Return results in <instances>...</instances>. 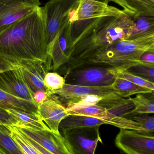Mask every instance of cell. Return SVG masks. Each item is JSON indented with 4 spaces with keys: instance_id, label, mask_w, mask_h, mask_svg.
<instances>
[{
    "instance_id": "obj_1",
    "label": "cell",
    "mask_w": 154,
    "mask_h": 154,
    "mask_svg": "<svg viewBox=\"0 0 154 154\" xmlns=\"http://www.w3.org/2000/svg\"><path fill=\"white\" fill-rule=\"evenodd\" d=\"M47 29L40 6L0 33V55L15 61L47 62Z\"/></svg>"
},
{
    "instance_id": "obj_2",
    "label": "cell",
    "mask_w": 154,
    "mask_h": 154,
    "mask_svg": "<svg viewBox=\"0 0 154 154\" xmlns=\"http://www.w3.org/2000/svg\"><path fill=\"white\" fill-rule=\"evenodd\" d=\"M133 22L132 17L126 13L101 17L75 43L68 62L73 67H79L104 48L128 39Z\"/></svg>"
},
{
    "instance_id": "obj_3",
    "label": "cell",
    "mask_w": 154,
    "mask_h": 154,
    "mask_svg": "<svg viewBox=\"0 0 154 154\" xmlns=\"http://www.w3.org/2000/svg\"><path fill=\"white\" fill-rule=\"evenodd\" d=\"M154 44V33L132 39L122 40L100 51L92 59L81 65L94 63L113 67L119 71H126L138 64L143 53Z\"/></svg>"
},
{
    "instance_id": "obj_4",
    "label": "cell",
    "mask_w": 154,
    "mask_h": 154,
    "mask_svg": "<svg viewBox=\"0 0 154 154\" xmlns=\"http://www.w3.org/2000/svg\"><path fill=\"white\" fill-rule=\"evenodd\" d=\"M109 0H79L69 15L74 45L101 17L118 16L125 13L123 10L109 5Z\"/></svg>"
},
{
    "instance_id": "obj_5",
    "label": "cell",
    "mask_w": 154,
    "mask_h": 154,
    "mask_svg": "<svg viewBox=\"0 0 154 154\" xmlns=\"http://www.w3.org/2000/svg\"><path fill=\"white\" fill-rule=\"evenodd\" d=\"M41 154H75L69 143L60 133L18 127Z\"/></svg>"
},
{
    "instance_id": "obj_6",
    "label": "cell",
    "mask_w": 154,
    "mask_h": 154,
    "mask_svg": "<svg viewBox=\"0 0 154 154\" xmlns=\"http://www.w3.org/2000/svg\"><path fill=\"white\" fill-rule=\"evenodd\" d=\"M79 0H50L42 7L47 29L48 46L69 20L71 11Z\"/></svg>"
},
{
    "instance_id": "obj_7",
    "label": "cell",
    "mask_w": 154,
    "mask_h": 154,
    "mask_svg": "<svg viewBox=\"0 0 154 154\" xmlns=\"http://www.w3.org/2000/svg\"><path fill=\"white\" fill-rule=\"evenodd\" d=\"M115 144L126 154H154V135L136 130L120 129Z\"/></svg>"
},
{
    "instance_id": "obj_8",
    "label": "cell",
    "mask_w": 154,
    "mask_h": 154,
    "mask_svg": "<svg viewBox=\"0 0 154 154\" xmlns=\"http://www.w3.org/2000/svg\"><path fill=\"white\" fill-rule=\"evenodd\" d=\"M74 46L69 20L48 46L47 53L51 59L53 70H57L69 62L74 50Z\"/></svg>"
},
{
    "instance_id": "obj_9",
    "label": "cell",
    "mask_w": 154,
    "mask_h": 154,
    "mask_svg": "<svg viewBox=\"0 0 154 154\" xmlns=\"http://www.w3.org/2000/svg\"><path fill=\"white\" fill-rule=\"evenodd\" d=\"M40 4L39 0H0V33Z\"/></svg>"
},
{
    "instance_id": "obj_10",
    "label": "cell",
    "mask_w": 154,
    "mask_h": 154,
    "mask_svg": "<svg viewBox=\"0 0 154 154\" xmlns=\"http://www.w3.org/2000/svg\"><path fill=\"white\" fill-rule=\"evenodd\" d=\"M99 127H85L63 132L75 154H94L98 143H102Z\"/></svg>"
},
{
    "instance_id": "obj_11",
    "label": "cell",
    "mask_w": 154,
    "mask_h": 154,
    "mask_svg": "<svg viewBox=\"0 0 154 154\" xmlns=\"http://www.w3.org/2000/svg\"><path fill=\"white\" fill-rule=\"evenodd\" d=\"M70 115H82L93 117L103 120L106 124L114 126L119 129H131L143 132L140 125L129 118L116 115L109 112L106 108L98 105L67 110Z\"/></svg>"
},
{
    "instance_id": "obj_12",
    "label": "cell",
    "mask_w": 154,
    "mask_h": 154,
    "mask_svg": "<svg viewBox=\"0 0 154 154\" xmlns=\"http://www.w3.org/2000/svg\"><path fill=\"white\" fill-rule=\"evenodd\" d=\"M0 90L35 103L34 93L25 81L19 64L17 68L0 72Z\"/></svg>"
},
{
    "instance_id": "obj_13",
    "label": "cell",
    "mask_w": 154,
    "mask_h": 154,
    "mask_svg": "<svg viewBox=\"0 0 154 154\" xmlns=\"http://www.w3.org/2000/svg\"><path fill=\"white\" fill-rule=\"evenodd\" d=\"M117 75V70L111 67L82 68L75 73L74 85L88 86H111Z\"/></svg>"
},
{
    "instance_id": "obj_14",
    "label": "cell",
    "mask_w": 154,
    "mask_h": 154,
    "mask_svg": "<svg viewBox=\"0 0 154 154\" xmlns=\"http://www.w3.org/2000/svg\"><path fill=\"white\" fill-rule=\"evenodd\" d=\"M38 113L51 131L59 134L61 121L69 115L66 107L55 95L49 96L43 103L38 106Z\"/></svg>"
},
{
    "instance_id": "obj_15",
    "label": "cell",
    "mask_w": 154,
    "mask_h": 154,
    "mask_svg": "<svg viewBox=\"0 0 154 154\" xmlns=\"http://www.w3.org/2000/svg\"><path fill=\"white\" fill-rule=\"evenodd\" d=\"M51 61L50 57L47 62L40 61H19V66L24 79L34 94L38 90H44L47 92L44 85V78L46 74L48 72Z\"/></svg>"
},
{
    "instance_id": "obj_16",
    "label": "cell",
    "mask_w": 154,
    "mask_h": 154,
    "mask_svg": "<svg viewBox=\"0 0 154 154\" xmlns=\"http://www.w3.org/2000/svg\"><path fill=\"white\" fill-rule=\"evenodd\" d=\"M57 95L66 101L87 95H95L104 98L118 95L111 86H88L66 83L62 89L55 92Z\"/></svg>"
},
{
    "instance_id": "obj_17",
    "label": "cell",
    "mask_w": 154,
    "mask_h": 154,
    "mask_svg": "<svg viewBox=\"0 0 154 154\" xmlns=\"http://www.w3.org/2000/svg\"><path fill=\"white\" fill-rule=\"evenodd\" d=\"M117 4L132 18L141 15L154 16V0H109Z\"/></svg>"
},
{
    "instance_id": "obj_18",
    "label": "cell",
    "mask_w": 154,
    "mask_h": 154,
    "mask_svg": "<svg viewBox=\"0 0 154 154\" xmlns=\"http://www.w3.org/2000/svg\"><path fill=\"white\" fill-rule=\"evenodd\" d=\"M18 122L17 127H24L36 130L50 129L38 113H30L14 109H6Z\"/></svg>"
},
{
    "instance_id": "obj_19",
    "label": "cell",
    "mask_w": 154,
    "mask_h": 154,
    "mask_svg": "<svg viewBox=\"0 0 154 154\" xmlns=\"http://www.w3.org/2000/svg\"><path fill=\"white\" fill-rule=\"evenodd\" d=\"M105 124L103 120L93 117L70 115L61 121L59 129L63 132L78 128L100 127Z\"/></svg>"
},
{
    "instance_id": "obj_20",
    "label": "cell",
    "mask_w": 154,
    "mask_h": 154,
    "mask_svg": "<svg viewBox=\"0 0 154 154\" xmlns=\"http://www.w3.org/2000/svg\"><path fill=\"white\" fill-rule=\"evenodd\" d=\"M0 107L30 113H38V105L30 100L17 97L0 90Z\"/></svg>"
},
{
    "instance_id": "obj_21",
    "label": "cell",
    "mask_w": 154,
    "mask_h": 154,
    "mask_svg": "<svg viewBox=\"0 0 154 154\" xmlns=\"http://www.w3.org/2000/svg\"><path fill=\"white\" fill-rule=\"evenodd\" d=\"M132 19L133 24L128 39H137L154 33V16L141 15Z\"/></svg>"
},
{
    "instance_id": "obj_22",
    "label": "cell",
    "mask_w": 154,
    "mask_h": 154,
    "mask_svg": "<svg viewBox=\"0 0 154 154\" xmlns=\"http://www.w3.org/2000/svg\"><path fill=\"white\" fill-rule=\"evenodd\" d=\"M112 88L121 97H129L139 94L152 93L153 90L134 84L125 79L117 77L111 85Z\"/></svg>"
},
{
    "instance_id": "obj_23",
    "label": "cell",
    "mask_w": 154,
    "mask_h": 154,
    "mask_svg": "<svg viewBox=\"0 0 154 154\" xmlns=\"http://www.w3.org/2000/svg\"><path fill=\"white\" fill-rule=\"evenodd\" d=\"M130 98L134 107L128 112L127 118L134 115L154 114V96L152 93L137 94Z\"/></svg>"
},
{
    "instance_id": "obj_24",
    "label": "cell",
    "mask_w": 154,
    "mask_h": 154,
    "mask_svg": "<svg viewBox=\"0 0 154 154\" xmlns=\"http://www.w3.org/2000/svg\"><path fill=\"white\" fill-rule=\"evenodd\" d=\"M10 135L22 154H41L29 139L15 126L8 125Z\"/></svg>"
},
{
    "instance_id": "obj_25",
    "label": "cell",
    "mask_w": 154,
    "mask_h": 154,
    "mask_svg": "<svg viewBox=\"0 0 154 154\" xmlns=\"http://www.w3.org/2000/svg\"><path fill=\"white\" fill-rule=\"evenodd\" d=\"M0 149L4 154H22L10 135L7 125L0 124Z\"/></svg>"
},
{
    "instance_id": "obj_26",
    "label": "cell",
    "mask_w": 154,
    "mask_h": 154,
    "mask_svg": "<svg viewBox=\"0 0 154 154\" xmlns=\"http://www.w3.org/2000/svg\"><path fill=\"white\" fill-rule=\"evenodd\" d=\"M104 98L95 95H87L65 101L67 110L97 105Z\"/></svg>"
},
{
    "instance_id": "obj_27",
    "label": "cell",
    "mask_w": 154,
    "mask_h": 154,
    "mask_svg": "<svg viewBox=\"0 0 154 154\" xmlns=\"http://www.w3.org/2000/svg\"><path fill=\"white\" fill-rule=\"evenodd\" d=\"M65 84V79L56 72H48L44 78V85L48 96L62 89Z\"/></svg>"
},
{
    "instance_id": "obj_28",
    "label": "cell",
    "mask_w": 154,
    "mask_h": 154,
    "mask_svg": "<svg viewBox=\"0 0 154 154\" xmlns=\"http://www.w3.org/2000/svg\"><path fill=\"white\" fill-rule=\"evenodd\" d=\"M128 118L137 122L140 125L143 130V132L140 133L154 135V116L150 115L147 114H140L130 116Z\"/></svg>"
},
{
    "instance_id": "obj_29",
    "label": "cell",
    "mask_w": 154,
    "mask_h": 154,
    "mask_svg": "<svg viewBox=\"0 0 154 154\" xmlns=\"http://www.w3.org/2000/svg\"><path fill=\"white\" fill-rule=\"evenodd\" d=\"M126 71L154 83V67L139 63Z\"/></svg>"
},
{
    "instance_id": "obj_30",
    "label": "cell",
    "mask_w": 154,
    "mask_h": 154,
    "mask_svg": "<svg viewBox=\"0 0 154 154\" xmlns=\"http://www.w3.org/2000/svg\"><path fill=\"white\" fill-rule=\"evenodd\" d=\"M117 77L129 80L137 86L154 91V83L150 82L139 76L132 74L127 71H118Z\"/></svg>"
},
{
    "instance_id": "obj_31",
    "label": "cell",
    "mask_w": 154,
    "mask_h": 154,
    "mask_svg": "<svg viewBox=\"0 0 154 154\" xmlns=\"http://www.w3.org/2000/svg\"><path fill=\"white\" fill-rule=\"evenodd\" d=\"M139 63L154 67V44L143 53L138 61Z\"/></svg>"
},
{
    "instance_id": "obj_32",
    "label": "cell",
    "mask_w": 154,
    "mask_h": 154,
    "mask_svg": "<svg viewBox=\"0 0 154 154\" xmlns=\"http://www.w3.org/2000/svg\"><path fill=\"white\" fill-rule=\"evenodd\" d=\"M0 124L17 126L18 122L6 109L0 107Z\"/></svg>"
},
{
    "instance_id": "obj_33",
    "label": "cell",
    "mask_w": 154,
    "mask_h": 154,
    "mask_svg": "<svg viewBox=\"0 0 154 154\" xmlns=\"http://www.w3.org/2000/svg\"><path fill=\"white\" fill-rule=\"evenodd\" d=\"M19 67V61L7 58L0 55V72Z\"/></svg>"
},
{
    "instance_id": "obj_34",
    "label": "cell",
    "mask_w": 154,
    "mask_h": 154,
    "mask_svg": "<svg viewBox=\"0 0 154 154\" xmlns=\"http://www.w3.org/2000/svg\"><path fill=\"white\" fill-rule=\"evenodd\" d=\"M48 96V93L44 90H38L34 94L33 99L37 105H40L47 99Z\"/></svg>"
},
{
    "instance_id": "obj_35",
    "label": "cell",
    "mask_w": 154,
    "mask_h": 154,
    "mask_svg": "<svg viewBox=\"0 0 154 154\" xmlns=\"http://www.w3.org/2000/svg\"><path fill=\"white\" fill-rule=\"evenodd\" d=\"M0 154H4V153L2 152V150L0 149Z\"/></svg>"
},
{
    "instance_id": "obj_36",
    "label": "cell",
    "mask_w": 154,
    "mask_h": 154,
    "mask_svg": "<svg viewBox=\"0 0 154 154\" xmlns=\"http://www.w3.org/2000/svg\"><path fill=\"white\" fill-rule=\"evenodd\" d=\"M152 94L154 96V91H152Z\"/></svg>"
}]
</instances>
